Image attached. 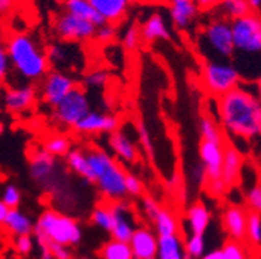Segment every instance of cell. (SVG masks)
I'll return each instance as SVG.
<instances>
[{"instance_id": "31", "label": "cell", "mask_w": 261, "mask_h": 259, "mask_svg": "<svg viewBox=\"0 0 261 259\" xmlns=\"http://www.w3.org/2000/svg\"><path fill=\"white\" fill-rule=\"evenodd\" d=\"M100 257L101 259H134L129 242L118 241V239H111L109 242H106L103 248L100 250Z\"/></svg>"}, {"instance_id": "16", "label": "cell", "mask_w": 261, "mask_h": 259, "mask_svg": "<svg viewBox=\"0 0 261 259\" xmlns=\"http://www.w3.org/2000/svg\"><path fill=\"white\" fill-rule=\"evenodd\" d=\"M244 154L233 145L224 148V158H222V169L221 179L227 188H233L238 185L243 166H244Z\"/></svg>"}, {"instance_id": "43", "label": "cell", "mask_w": 261, "mask_h": 259, "mask_svg": "<svg viewBox=\"0 0 261 259\" xmlns=\"http://www.w3.org/2000/svg\"><path fill=\"white\" fill-rule=\"evenodd\" d=\"M124 185H126V192L129 194V196H133V197H140L142 196V192H143V183H142V180L137 176L126 172Z\"/></svg>"}, {"instance_id": "3", "label": "cell", "mask_w": 261, "mask_h": 259, "mask_svg": "<svg viewBox=\"0 0 261 259\" xmlns=\"http://www.w3.org/2000/svg\"><path fill=\"white\" fill-rule=\"evenodd\" d=\"M11 72L23 82H39L51 69L45 47L27 31H14L5 39Z\"/></svg>"}, {"instance_id": "9", "label": "cell", "mask_w": 261, "mask_h": 259, "mask_svg": "<svg viewBox=\"0 0 261 259\" xmlns=\"http://www.w3.org/2000/svg\"><path fill=\"white\" fill-rule=\"evenodd\" d=\"M51 30L55 36L62 42L86 44V42L93 41L96 25L90 20L76 17L70 13L61 11L59 14L55 16Z\"/></svg>"}, {"instance_id": "8", "label": "cell", "mask_w": 261, "mask_h": 259, "mask_svg": "<svg viewBox=\"0 0 261 259\" xmlns=\"http://www.w3.org/2000/svg\"><path fill=\"white\" fill-rule=\"evenodd\" d=\"M92 109L90 98L83 87H75L64 100H61L51 110V118L59 127L73 129L76 123L84 118Z\"/></svg>"}, {"instance_id": "41", "label": "cell", "mask_w": 261, "mask_h": 259, "mask_svg": "<svg viewBox=\"0 0 261 259\" xmlns=\"http://www.w3.org/2000/svg\"><path fill=\"white\" fill-rule=\"evenodd\" d=\"M11 73V66H10V59H8V53H7V45L5 41L0 38V87H2Z\"/></svg>"}, {"instance_id": "56", "label": "cell", "mask_w": 261, "mask_h": 259, "mask_svg": "<svg viewBox=\"0 0 261 259\" xmlns=\"http://www.w3.org/2000/svg\"><path fill=\"white\" fill-rule=\"evenodd\" d=\"M249 5H250V10L253 13H259L261 14V0H247Z\"/></svg>"}, {"instance_id": "25", "label": "cell", "mask_w": 261, "mask_h": 259, "mask_svg": "<svg viewBox=\"0 0 261 259\" xmlns=\"http://www.w3.org/2000/svg\"><path fill=\"white\" fill-rule=\"evenodd\" d=\"M4 226L10 235H13L16 238L31 235L35 232V223H33L30 216L25 214L23 211H20L19 208H10L7 219L4 222Z\"/></svg>"}, {"instance_id": "52", "label": "cell", "mask_w": 261, "mask_h": 259, "mask_svg": "<svg viewBox=\"0 0 261 259\" xmlns=\"http://www.w3.org/2000/svg\"><path fill=\"white\" fill-rule=\"evenodd\" d=\"M196 4H198L201 11H213L216 10L219 0H196Z\"/></svg>"}, {"instance_id": "45", "label": "cell", "mask_w": 261, "mask_h": 259, "mask_svg": "<svg viewBox=\"0 0 261 259\" xmlns=\"http://www.w3.org/2000/svg\"><path fill=\"white\" fill-rule=\"evenodd\" d=\"M14 247H16V251L22 256H27L33 251L35 248V239H33L30 235H25V236H17L16 241H14Z\"/></svg>"}, {"instance_id": "26", "label": "cell", "mask_w": 261, "mask_h": 259, "mask_svg": "<svg viewBox=\"0 0 261 259\" xmlns=\"http://www.w3.org/2000/svg\"><path fill=\"white\" fill-rule=\"evenodd\" d=\"M65 163H67L69 169L76 174L78 177L84 179L86 182H92L93 183V176L89 166V160H87V154L83 149H70L69 154L65 155Z\"/></svg>"}, {"instance_id": "35", "label": "cell", "mask_w": 261, "mask_h": 259, "mask_svg": "<svg viewBox=\"0 0 261 259\" xmlns=\"http://www.w3.org/2000/svg\"><path fill=\"white\" fill-rule=\"evenodd\" d=\"M121 44L127 51H136L142 44L140 25L136 22H130L121 33Z\"/></svg>"}, {"instance_id": "58", "label": "cell", "mask_w": 261, "mask_h": 259, "mask_svg": "<svg viewBox=\"0 0 261 259\" xmlns=\"http://www.w3.org/2000/svg\"><path fill=\"white\" fill-rule=\"evenodd\" d=\"M19 4H22V5H28V4H31V2H35V0H17Z\"/></svg>"}, {"instance_id": "29", "label": "cell", "mask_w": 261, "mask_h": 259, "mask_svg": "<svg viewBox=\"0 0 261 259\" xmlns=\"http://www.w3.org/2000/svg\"><path fill=\"white\" fill-rule=\"evenodd\" d=\"M216 10H218V16L230 22L252 13L247 0H219Z\"/></svg>"}, {"instance_id": "21", "label": "cell", "mask_w": 261, "mask_h": 259, "mask_svg": "<svg viewBox=\"0 0 261 259\" xmlns=\"http://www.w3.org/2000/svg\"><path fill=\"white\" fill-rule=\"evenodd\" d=\"M157 235L155 232L139 226L129 239V247L133 250L134 259H149L155 256L157 251Z\"/></svg>"}, {"instance_id": "54", "label": "cell", "mask_w": 261, "mask_h": 259, "mask_svg": "<svg viewBox=\"0 0 261 259\" xmlns=\"http://www.w3.org/2000/svg\"><path fill=\"white\" fill-rule=\"evenodd\" d=\"M8 211H10V208H8L2 200H0V225H4V222H5V219H7Z\"/></svg>"}, {"instance_id": "44", "label": "cell", "mask_w": 261, "mask_h": 259, "mask_svg": "<svg viewBox=\"0 0 261 259\" xmlns=\"http://www.w3.org/2000/svg\"><path fill=\"white\" fill-rule=\"evenodd\" d=\"M246 204L250 210L261 213V185H255L247 191Z\"/></svg>"}, {"instance_id": "51", "label": "cell", "mask_w": 261, "mask_h": 259, "mask_svg": "<svg viewBox=\"0 0 261 259\" xmlns=\"http://www.w3.org/2000/svg\"><path fill=\"white\" fill-rule=\"evenodd\" d=\"M17 5H19L17 0H0V19L11 16L16 11Z\"/></svg>"}, {"instance_id": "12", "label": "cell", "mask_w": 261, "mask_h": 259, "mask_svg": "<svg viewBox=\"0 0 261 259\" xmlns=\"http://www.w3.org/2000/svg\"><path fill=\"white\" fill-rule=\"evenodd\" d=\"M167 7L171 25L182 33H188L202 13L196 0H167Z\"/></svg>"}, {"instance_id": "38", "label": "cell", "mask_w": 261, "mask_h": 259, "mask_svg": "<svg viewBox=\"0 0 261 259\" xmlns=\"http://www.w3.org/2000/svg\"><path fill=\"white\" fill-rule=\"evenodd\" d=\"M117 38H118V25H115V23H106L105 22V23L96 26L93 41L98 42V44H101V45H109Z\"/></svg>"}, {"instance_id": "14", "label": "cell", "mask_w": 261, "mask_h": 259, "mask_svg": "<svg viewBox=\"0 0 261 259\" xmlns=\"http://www.w3.org/2000/svg\"><path fill=\"white\" fill-rule=\"evenodd\" d=\"M109 210L112 214V226L109 232L112 235V239L129 242L130 236H133V233L137 228L133 210L123 200L112 202L109 205Z\"/></svg>"}, {"instance_id": "2", "label": "cell", "mask_w": 261, "mask_h": 259, "mask_svg": "<svg viewBox=\"0 0 261 259\" xmlns=\"http://www.w3.org/2000/svg\"><path fill=\"white\" fill-rule=\"evenodd\" d=\"M232 23L233 54L232 62L243 82H253L261 75V14L249 13Z\"/></svg>"}, {"instance_id": "60", "label": "cell", "mask_w": 261, "mask_h": 259, "mask_svg": "<svg viewBox=\"0 0 261 259\" xmlns=\"http://www.w3.org/2000/svg\"><path fill=\"white\" fill-rule=\"evenodd\" d=\"M137 2H154V0H137Z\"/></svg>"}, {"instance_id": "6", "label": "cell", "mask_w": 261, "mask_h": 259, "mask_svg": "<svg viewBox=\"0 0 261 259\" xmlns=\"http://www.w3.org/2000/svg\"><path fill=\"white\" fill-rule=\"evenodd\" d=\"M35 233L39 245L56 242L61 245H78L83 239V230L76 220L53 210H45L35 223Z\"/></svg>"}, {"instance_id": "36", "label": "cell", "mask_w": 261, "mask_h": 259, "mask_svg": "<svg viewBox=\"0 0 261 259\" xmlns=\"http://www.w3.org/2000/svg\"><path fill=\"white\" fill-rule=\"evenodd\" d=\"M109 82V73L105 69H92L84 73L83 76V85L86 89L100 90L105 89Z\"/></svg>"}, {"instance_id": "59", "label": "cell", "mask_w": 261, "mask_h": 259, "mask_svg": "<svg viewBox=\"0 0 261 259\" xmlns=\"http://www.w3.org/2000/svg\"><path fill=\"white\" fill-rule=\"evenodd\" d=\"M78 259H93V257H89V256H80Z\"/></svg>"}, {"instance_id": "47", "label": "cell", "mask_w": 261, "mask_h": 259, "mask_svg": "<svg viewBox=\"0 0 261 259\" xmlns=\"http://www.w3.org/2000/svg\"><path fill=\"white\" fill-rule=\"evenodd\" d=\"M44 245L50 250L55 259H72V251L67 245H61L56 242H47Z\"/></svg>"}, {"instance_id": "15", "label": "cell", "mask_w": 261, "mask_h": 259, "mask_svg": "<svg viewBox=\"0 0 261 259\" xmlns=\"http://www.w3.org/2000/svg\"><path fill=\"white\" fill-rule=\"evenodd\" d=\"M199 158L205 169L207 182L221 179L222 158H224V143L202 140L199 145Z\"/></svg>"}, {"instance_id": "24", "label": "cell", "mask_w": 261, "mask_h": 259, "mask_svg": "<svg viewBox=\"0 0 261 259\" xmlns=\"http://www.w3.org/2000/svg\"><path fill=\"white\" fill-rule=\"evenodd\" d=\"M155 257L157 259H187L182 238L177 233L170 235V236H159Z\"/></svg>"}, {"instance_id": "64", "label": "cell", "mask_w": 261, "mask_h": 259, "mask_svg": "<svg viewBox=\"0 0 261 259\" xmlns=\"http://www.w3.org/2000/svg\"><path fill=\"white\" fill-rule=\"evenodd\" d=\"M259 185H261V183H259Z\"/></svg>"}, {"instance_id": "23", "label": "cell", "mask_w": 261, "mask_h": 259, "mask_svg": "<svg viewBox=\"0 0 261 259\" xmlns=\"http://www.w3.org/2000/svg\"><path fill=\"white\" fill-rule=\"evenodd\" d=\"M56 169V157L50 155L44 149L36 151L35 155L31 157V163H30V171L31 176L36 182H47L51 179Z\"/></svg>"}, {"instance_id": "11", "label": "cell", "mask_w": 261, "mask_h": 259, "mask_svg": "<svg viewBox=\"0 0 261 259\" xmlns=\"http://www.w3.org/2000/svg\"><path fill=\"white\" fill-rule=\"evenodd\" d=\"M39 100V93L35 84L31 82H14L0 92V101H2L7 112L13 115H23L36 106Z\"/></svg>"}, {"instance_id": "55", "label": "cell", "mask_w": 261, "mask_h": 259, "mask_svg": "<svg viewBox=\"0 0 261 259\" xmlns=\"http://www.w3.org/2000/svg\"><path fill=\"white\" fill-rule=\"evenodd\" d=\"M253 90H255L256 98H258V100H259V103H261V75L253 81Z\"/></svg>"}, {"instance_id": "19", "label": "cell", "mask_w": 261, "mask_h": 259, "mask_svg": "<svg viewBox=\"0 0 261 259\" xmlns=\"http://www.w3.org/2000/svg\"><path fill=\"white\" fill-rule=\"evenodd\" d=\"M96 14L106 23H121L130 10L133 0H89Z\"/></svg>"}, {"instance_id": "27", "label": "cell", "mask_w": 261, "mask_h": 259, "mask_svg": "<svg viewBox=\"0 0 261 259\" xmlns=\"http://www.w3.org/2000/svg\"><path fill=\"white\" fill-rule=\"evenodd\" d=\"M64 11L70 13L76 17L86 19L93 22L96 26L105 23V20L96 14V11L93 10V7L90 5L89 0H64Z\"/></svg>"}, {"instance_id": "37", "label": "cell", "mask_w": 261, "mask_h": 259, "mask_svg": "<svg viewBox=\"0 0 261 259\" xmlns=\"http://www.w3.org/2000/svg\"><path fill=\"white\" fill-rule=\"evenodd\" d=\"M221 251H222L224 259H252L249 248L246 247V242H238V241L228 239L221 247Z\"/></svg>"}, {"instance_id": "20", "label": "cell", "mask_w": 261, "mask_h": 259, "mask_svg": "<svg viewBox=\"0 0 261 259\" xmlns=\"http://www.w3.org/2000/svg\"><path fill=\"white\" fill-rule=\"evenodd\" d=\"M140 35L143 44H154L159 41H170L171 39V28L160 13L149 14L140 23Z\"/></svg>"}, {"instance_id": "50", "label": "cell", "mask_w": 261, "mask_h": 259, "mask_svg": "<svg viewBox=\"0 0 261 259\" xmlns=\"http://www.w3.org/2000/svg\"><path fill=\"white\" fill-rule=\"evenodd\" d=\"M207 191L213 197H222V196H225V192H227V186L222 182V179L210 180V182H207Z\"/></svg>"}, {"instance_id": "39", "label": "cell", "mask_w": 261, "mask_h": 259, "mask_svg": "<svg viewBox=\"0 0 261 259\" xmlns=\"http://www.w3.org/2000/svg\"><path fill=\"white\" fill-rule=\"evenodd\" d=\"M184 248L188 257L191 259H199L205 253V238L204 235H191L185 242Z\"/></svg>"}, {"instance_id": "49", "label": "cell", "mask_w": 261, "mask_h": 259, "mask_svg": "<svg viewBox=\"0 0 261 259\" xmlns=\"http://www.w3.org/2000/svg\"><path fill=\"white\" fill-rule=\"evenodd\" d=\"M188 176H190V179H191V182L194 185H202L207 180L205 169H204L202 163H194V165H191V168L188 171Z\"/></svg>"}, {"instance_id": "10", "label": "cell", "mask_w": 261, "mask_h": 259, "mask_svg": "<svg viewBox=\"0 0 261 259\" xmlns=\"http://www.w3.org/2000/svg\"><path fill=\"white\" fill-rule=\"evenodd\" d=\"M75 87H76V79L67 70L50 69V72L41 79L38 93L42 104L53 109Z\"/></svg>"}, {"instance_id": "63", "label": "cell", "mask_w": 261, "mask_h": 259, "mask_svg": "<svg viewBox=\"0 0 261 259\" xmlns=\"http://www.w3.org/2000/svg\"><path fill=\"white\" fill-rule=\"evenodd\" d=\"M149 259H157V257H155V256H154V257H149Z\"/></svg>"}, {"instance_id": "7", "label": "cell", "mask_w": 261, "mask_h": 259, "mask_svg": "<svg viewBox=\"0 0 261 259\" xmlns=\"http://www.w3.org/2000/svg\"><path fill=\"white\" fill-rule=\"evenodd\" d=\"M199 78L204 90L212 98H219L243 82L232 59H204Z\"/></svg>"}, {"instance_id": "62", "label": "cell", "mask_w": 261, "mask_h": 259, "mask_svg": "<svg viewBox=\"0 0 261 259\" xmlns=\"http://www.w3.org/2000/svg\"><path fill=\"white\" fill-rule=\"evenodd\" d=\"M56 2H64V0H56Z\"/></svg>"}, {"instance_id": "22", "label": "cell", "mask_w": 261, "mask_h": 259, "mask_svg": "<svg viewBox=\"0 0 261 259\" xmlns=\"http://www.w3.org/2000/svg\"><path fill=\"white\" fill-rule=\"evenodd\" d=\"M187 225L191 235H204L212 222V213L204 202H194L185 213Z\"/></svg>"}, {"instance_id": "17", "label": "cell", "mask_w": 261, "mask_h": 259, "mask_svg": "<svg viewBox=\"0 0 261 259\" xmlns=\"http://www.w3.org/2000/svg\"><path fill=\"white\" fill-rule=\"evenodd\" d=\"M247 210L243 205H228L222 211V226L232 241L246 242Z\"/></svg>"}, {"instance_id": "5", "label": "cell", "mask_w": 261, "mask_h": 259, "mask_svg": "<svg viewBox=\"0 0 261 259\" xmlns=\"http://www.w3.org/2000/svg\"><path fill=\"white\" fill-rule=\"evenodd\" d=\"M196 48L204 59H230L233 54L230 20L215 16L205 22L196 38Z\"/></svg>"}, {"instance_id": "42", "label": "cell", "mask_w": 261, "mask_h": 259, "mask_svg": "<svg viewBox=\"0 0 261 259\" xmlns=\"http://www.w3.org/2000/svg\"><path fill=\"white\" fill-rule=\"evenodd\" d=\"M2 200L8 208H17L20 200H22V194L19 191V188L16 185H7L4 188V192H2Z\"/></svg>"}, {"instance_id": "61", "label": "cell", "mask_w": 261, "mask_h": 259, "mask_svg": "<svg viewBox=\"0 0 261 259\" xmlns=\"http://www.w3.org/2000/svg\"><path fill=\"white\" fill-rule=\"evenodd\" d=\"M258 137H259V138H261V129H259V135H258Z\"/></svg>"}, {"instance_id": "33", "label": "cell", "mask_w": 261, "mask_h": 259, "mask_svg": "<svg viewBox=\"0 0 261 259\" xmlns=\"http://www.w3.org/2000/svg\"><path fill=\"white\" fill-rule=\"evenodd\" d=\"M199 134L202 140L207 141H216V143H224V135H222V129L219 123L212 118V117H202L199 123Z\"/></svg>"}, {"instance_id": "1", "label": "cell", "mask_w": 261, "mask_h": 259, "mask_svg": "<svg viewBox=\"0 0 261 259\" xmlns=\"http://www.w3.org/2000/svg\"><path fill=\"white\" fill-rule=\"evenodd\" d=\"M216 100V115L221 129L241 140H253L261 129V103L253 85L241 82Z\"/></svg>"}, {"instance_id": "48", "label": "cell", "mask_w": 261, "mask_h": 259, "mask_svg": "<svg viewBox=\"0 0 261 259\" xmlns=\"http://www.w3.org/2000/svg\"><path fill=\"white\" fill-rule=\"evenodd\" d=\"M160 208L162 207L159 205V202L155 199H152V197H143L142 199V211L149 220H152L155 217V214L159 213Z\"/></svg>"}, {"instance_id": "4", "label": "cell", "mask_w": 261, "mask_h": 259, "mask_svg": "<svg viewBox=\"0 0 261 259\" xmlns=\"http://www.w3.org/2000/svg\"><path fill=\"white\" fill-rule=\"evenodd\" d=\"M89 166L93 176V183L106 199L111 202L123 200L126 197V171L118 161L100 148H90L86 151Z\"/></svg>"}, {"instance_id": "57", "label": "cell", "mask_w": 261, "mask_h": 259, "mask_svg": "<svg viewBox=\"0 0 261 259\" xmlns=\"http://www.w3.org/2000/svg\"><path fill=\"white\" fill-rule=\"evenodd\" d=\"M39 259H55L53 254L50 253V250L45 247V245H41V254H39Z\"/></svg>"}, {"instance_id": "53", "label": "cell", "mask_w": 261, "mask_h": 259, "mask_svg": "<svg viewBox=\"0 0 261 259\" xmlns=\"http://www.w3.org/2000/svg\"><path fill=\"white\" fill-rule=\"evenodd\" d=\"M199 259H224V257H222L221 248H215V250H212V251L204 253Z\"/></svg>"}, {"instance_id": "46", "label": "cell", "mask_w": 261, "mask_h": 259, "mask_svg": "<svg viewBox=\"0 0 261 259\" xmlns=\"http://www.w3.org/2000/svg\"><path fill=\"white\" fill-rule=\"evenodd\" d=\"M139 141H140V146L148 154V157L149 158H154V148H152L151 135H149L148 129H146V126L143 123H140V126H139Z\"/></svg>"}, {"instance_id": "13", "label": "cell", "mask_w": 261, "mask_h": 259, "mask_svg": "<svg viewBox=\"0 0 261 259\" xmlns=\"http://www.w3.org/2000/svg\"><path fill=\"white\" fill-rule=\"evenodd\" d=\"M118 127L120 121L115 115L90 109V112L84 118H81L73 129L81 135H100L112 134Z\"/></svg>"}, {"instance_id": "30", "label": "cell", "mask_w": 261, "mask_h": 259, "mask_svg": "<svg viewBox=\"0 0 261 259\" xmlns=\"http://www.w3.org/2000/svg\"><path fill=\"white\" fill-rule=\"evenodd\" d=\"M154 222V230L157 236H170L176 235L179 232V222L174 217V214L165 208H160L155 217L152 219Z\"/></svg>"}, {"instance_id": "40", "label": "cell", "mask_w": 261, "mask_h": 259, "mask_svg": "<svg viewBox=\"0 0 261 259\" xmlns=\"http://www.w3.org/2000/svg\"><path fill=\"white\" fill-rule=\"evenodd\" d=\"M92 222L98 226V228H101L105 232H111V226H112V214H111V210L109 207H96L93 211H92V216H90Z\"/></svg>"}, {"instance_id": "18", "label": "cell", "mask_w": 261, "mask_h": 259, "mask_svg": "<svg viewBox=\"0 0 261 259\" xmlns=\"http://www.w3.org/2000/svg\"><path fill=\"white\" fill-rule=\"evenodd\" d=\"M109 148L112 149L114 155L126 165H134L139 160V148L136 141L133 140L126 131L123 129H117L112 134H109Z\"/></svg>"}, {"instance_id": "34", "label": "cell", "mask_w": 261, "mask_h": 259, "mask_svg": "<svg viewBox=\"0 0 261 259\" xmlns=\"http://www.w3.org/2000/svg\"><path fill=\"white\" fill-rule=\"evenodd\" d=\"M42 149L53 157H65L72 149V141L65 135H51L44 141Z\"/></svg>"}, {"instance_id": "28", "label": "cell", "mask_w": 261, "mask_h": 259, "mask_svg": "<svg viewBox=\"0 0 261 259\" xmlns=\"http://www.w3.org/2000/svg\"><path fill=\"white\" fill-rule=\"evenodd\" d=\"M45 53H47V57H48V62L50 66H53L55 69H61L64 70L62 67L70 64V57H72V50H70V44L69 42H51L45 47Z\"/></svg>"}, {"instance_id": "32", "label": "cell", "mask_w": 261, "mask_h": 259, "mask_svg": "<svg viewBox=\"0 0 261 259\" xmlns=\"http://www.w3.org/2000/svg\"><path fill=\"white\" fill-rule=\"evenodd\" d=\"M246 242L258 247L261 245V213L249 210L246 222Z\"/></svg>"}]
</instances>
